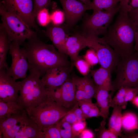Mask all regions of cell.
<instances>
[{
	"label": "cell",
	"instance_id": "obj_1",
	"mask_svg": "<svg viewBox=\"0 0 138 138\" xmlns=\"http://www.w3.org/2000/svg\"><path fill=\"white\" fill-rule=\"evenodd\" d=\"M119 12L115 22L101 38L122 59L135 52V27L128 13L120 9Z\"/></svg>",
	"mask_w": 138,
	"mask_h": 138
},
{
	"label": "cell",
	"instance_id": "obj_2",
	"mask_svg": "<svg viewBox=\"0 0 138 138\" xmlns=\"http://www.w3.org/2000/svg\"><path fill=\"white\" fill-rule=\"evenodd\" d=\"M22 45L31 68L39 72L41 77L52 67L71 63L67 58V55L56 50L53 44L44 43L39 36L28 40Z\"/></svg>",
	"mask_w": 138,
	"mask_h": 138
},
{
	"label": "cell",
	"instance_id": "obj_3",
	"mask_svg": "<svg viewBox=\"0 0 138 138\" xmlns=\"http://www.w3.org/2000/svg\"><path fill=\"white\" fill-rule=\"evenodd\" d=\"M29 75L20 81L19 104L26 111L38 106L48 97L49 91L40 77V74L31 68Z\"/></svg>",
	"mask_w": 138,
	"mask_h": 138
},
{
	"label": "cell",
	"instance_id": "obj_4",
	"mask_svg": "<svg viewBox=\"0 0 138 138\" xmlns=\"http://www.w3.org/2000/svg\"><path fill=\"white\" fill-rule=\"evenodd\" d=\"M68 110L54 101L49 95L48 98L36 107L26 111L42 132L62 119Z\"/></svg>",
	"mask_w": 138,
	"mask_h": 138
},
{
	"label": "cell",
	"instance_id": "obj_5",
	"mask_svg": "<svg viewBox=\"0 0 138 138\" xmlns=\"http://www.w3.org/2000/svg\"><path fill=\"white\" fill-rule=\"evenodd\" d=\"M115 72L116 77L112 81L113 89L110 94L112 97L114 93L122 87H138V54L135 52L122 58Z\"/></svg>",
	"mask_w": 138,
	"mask_h": 138
},
{
	"label": "cell",
	"instance_id": "obj_6",
	"mask_svg": "<svg viewBox=\"0 0 138 138\" xmlns=\"http://www.w3.org/2000/svg\"><path fill=\"white\" fill-rule=\"evenodd\" d=\"M0 14L2 23L6 29L11 41L22 45L26 40L39 36L27 24L17 16L7 12L0 2Z\"/></svg>",
	"mask_w": 138,
	"mask_h": 138
},
{
	"label": "cell",
	"instance_id": "obj_7",
	"mask_svg": "<svg viewBox=\"0 0 138 138\" xmlns=\"http://www.w3.org/2000/svg\"><path fill=\"white\" fill-rule=\"evenodd\" d=\"M120 9L119 4L111 10L93 11L91 15L87 14L84 17L79 32L84 35L90 33L98 36L105 35L114 16Z\"/></svg>",
	"mask_w": 138,
	"mask_h": 138
},
{
	"label": "cell",
	"instance_id": "obj_8",
	"mask_svg": "<svg viewBox=\"0 0 138 138\" xmlns=\"http://www.w3.org/2000/svg\"><path fill=\"white\" fill-rule=\"evenodd\" d=\"M87 38V47L94 49L98 56L101 66L115 72L121 58L101 38L90 33L85 35Z\"/></svg>",
	"mask_w": 138,
	"mask_h": 138
},
{
	"label": "cell",
	"instance_id": "obj_9",
	"mask_svg": "<svg viewBox=\"0 0 138 138\" xmlns=\"http://www.w3.org/2000/svg\"><path fill=\"white\" fill-rule=\"evenodd\" d=\"M0 2L7 12L19 17L39 35H42V30L32 20L33 0H1Z\"/></svg>",
	"mask_w": 138,
	"mask_h": 138
},
{
	"label": "cell",
	"instance_id": "obj_10",
	"mask_svg": "<svg viewBox=\"0 0 138 138\" xmlns=\"http://www.w3.org/2000/svg\"><path fill=\"white\" fill-rule=\"evenodd\" d=\"M18 43L11 41L9 54L12 57L11 65L5 69L7 73L15 80L25 78L27 72L32 68L25 51Z\"/></svg>",
	"mask_w": 138,
	"mask_h": 138
},
{
	"label": "cell",
	"instance_id": "obj_11",
	"mask_svg": "<svg viewBox=\"0 0 138 138\" xmlns=\"http://www.w3.org/2000/svg\"><path fill=\"white\" fill-rule=\"evenodd\" d=\"M73 66L71 63L52 67L46 72L41 80L48 90H54L71 78Z\"/></svg>",
	"mask_w": 138,
	"mask_h": 138
},
{
	"label": "cell",
	"instance_id": "obj_12",
	"mask_svg": "<svg viewBox=\"0 0 138 138\" xmlns=\"http://www.w3.org/2000/svg\"><path fill=\"white\" fill-rule=\"evenodd\" d=\"M63 8L66 23L65 28L68 32L80 19L89 7L79 0H59Z\"/></svg>",
	"mask_w": 138,
	"mask_h": 138
},
{
	"label": "cell",
	"instance_id": "obj_13",
	"mask_svg": "<svg viewBox=\"0 0 138 138\" xmlns=\"http://www.w3.org/2000/svg\"><path fill=\"white\" fill-rule=\"evenodd\" d=\"M20 81L16 82L6 73L5 70H0V100L19 103Z\"/></svg>",
	"mask_w": 138,
	"mask_h": 138
},
{
	"label": "cell",
	"instance_id": "obj_14",
	"mask_svg": "<svg viewBox=\"0 0 138 138\" xmlns=\"http://www.w3.org/2000/svg\"><path fill=\"white\" fill-rule=\"evenodd\" d=\"M46 27L45 30H42L43 35L48 38L52 41L53 44L59 52L67 55L65 44L68 36L65 28L60 25H55L52 23Z\"/></svg>",
	"mask_w": 138,
	"mask_h": 138
},
{
	"label": "cell",
	"instance_id": "obj_15",
	"mask_svg": "<svg viewBox=\"0 0 138 138\" xmlns=\"http://www.w3.org/2000/svg\"><path fill=\"white\" fill-rule=\"evenodd\" d=\"M87 45L86 37L79 32L75 33L71 36L68 37L65 44L66 51L73 65V62L79 56V52L87 47Z\"/></svg>",
	"mask_w": 138,
	"mask_h": 138
},
{
	"label": "cell",
	"instance_id": "obj_16",
	"mask_svg": "<svg viewBox=\"0 0 138 138\" xmlns=\"http://www.w3.org/2000/svg\"><path fill=\"white\" fill-rule=\"evenodd\" d=\"M109 91L105 87H98L94 97L97 106L99 108L100 116L102 117L104 121H106L108 117L110 103L112 98L109 93Z\"/></svg>",
	"mask_w": 138,
	"mask_h": 138
},
{
	"label": "cell",
	"instance_id": "obj_17",
	"mask_svg": "<svg viewBox=\"0 0 138 138\" xmlns=\"http://www.w3.org/2000/svg\"><path fill=\"white\" fill-rule=\"evenodd\" d=\"M61 105L69 110L78 102L75 97L76 86L72 77L61 86Z\"/></svg>",
	"mask_w": 138,
	"mask_h": 138
},
{
	"label": "cell",
	"instance_id": "obj_18",
	"mask_svg": "<svg viewBox=\"0 0 138 138\" xmlns=\"http://www.w3.org/2000/svg\"><path fill=\"white\" fill-rule=\"evenodd\" d=\"M90 75L89 74L84 77H80L75 74H72V78L75 86L79 87L84 90L86 95L85 101H92V98L95 95L97 87Z\"/></svg>",
	"mask_w": 138,
	"mask_h": 138
},
{
	"label": "cell",
	"instance_id": "obj_19",
	"mask_svg": "<svg viewBox=\"0 0 138 138\" xmlns=\"http://www.w3.org/2000/svg\"><path fill=\"white\" fill-rule=\"evenodd\" d=\"M90 73L94 82L97 87H105L110 91H112L113 87L110 71L101 66L98 68L91 70Z\"/></svg>",
	"mask_w": 138,
	"mask_h": 138
},
{
	"label": "cell",
	"instance_id": "obj_20",
	"mask_svg": "<svg viewBox=\"0 0 138 138\" xmlns=\"http://www.w3.org/2000/svg\"><path fill=\"white\" fill-rule=\"evenodd\" d=\"M11 41L8 33L2 23L0 24V70L8 67L6 62L7 52L9 51Z\"/></svg>",
	"mask_w": 138,
	"mask_h": 138
},
{
	"label": "cell",
	"instance_id": "obj_21",
	"mask_svg": "<svg viewBox=\"0 0 138 138\" xmlns=\"http://www.w3.org/2000/svg\"><path fill=\"white\" fill-rule=\"evenodd\" d=\"M113 108L109 121L108 129L118 136L121 135L122 117L121 112L123 109L119 106H115Z\"/></svg>",
	"mask_w": 138,
	"mask_h": 138
},
{
	"label": "cell",
	"instance_id": "obj_22",
	"mask_svg": "<svg viewBox=\"0 0 138 138\" xmlns=\"http://www.w3.org/2000/svg\"><path fill=\"white\" fill-rule=\"evenodd\" d=\"M25 110L19 104L15 101L0 100V118H8L14 114Z\"/></svg>",
	"mask_w": 138,
	"mask_h": 138
},
{
	"label": "cell",
	"instance_id": "obj_23",
	"mask_svg": "<svg viewBox=\"0 0 138 138\" xmlns=\"http://www.w3.org/2000/svg\"><path fill=\"white\" fill-rule=\"evenodd\" d=\"M120 0H93L89 5V10L101 11L103 9L110 10L116 8Z\"/></svg>",
	"mask_w": 138,
	"mask_h": 138
},
{
	"label": "cell",
	"instance_id": "obj_24",
	"mask_svg": "<svg viewBox=\"0 0 138 138\" xmlns=\"http://www.w3.org/2000/svg\"><path fill=\"white\" fill-rule=\"evenodd\" d=\"M122 127L129 131L138 130V117L133 112H128L122 115Z\"/></svg>",
	"mask_w": 138,
	"mask_h": 138
},
{
	"label": "cell",
	"instance_id": "obj_25",
	"mask_svg": "<svg viewBox=\"0 0 138 138\" xmlns=\"http://www.w3.org/2000/svg\"><path fill=\"white\" fill-rule=\"evenodd\" d=\"M78 103L86 119L100 116L99 109L92 101H85Z\"/></svg>",
	"mask_w": 138,
	"mask_h": 138
},
{
	"label": "cell",
	"instance_id": "obj_26",
	"mask_svg": "<svg viewBox=\"0 0 138 138\" xmlns=\"http://www.w3.org/2000/svg\"><path fill=\"white\" fill-rule=\"evenodd\" d=\"M130 87H122L118 90V92L110 103V107L113 108L116 106L122 107L123 109L126 108L127 103L125 101L126 94Z\"/></svg>",
	"mask_w": 138,
	"mask_h": 138
},
{
	"label": "cell",
	"instance_id": "obj_27",
	"mask_svg": "<svg viewBox=\"0 0 138 138\" xmlns=\"http://www.w3.org/2000/svg\"><path fill=\"white\" fill-rule=\"evenodd\" d=\"M73 64L84 76L87 75L90 72V66L81 56H78L73 62Z\"/></svg>",
	"mask_w": 138,
	"mask_h": 138
},
{
	"label": "cell",
	"instance_id": "obj_28",
	"mask_svg": "<svg viewBox=\"0 0 138 138\" xmlns=\"http://www.w3.org/2000/svg\"><path fill=\"white\" fill-rule=\"evenodd\" d=\"M56 124L59 129L62 138H74L71 124L61 119Z\"/></svg>",
	"mask_w": 138,
	"mask_h": 138
},
{
	"label": "cell",
	"instance_id": "obj_29",
	"mask_svg": "<svg viewBox=\"0 0 138 138\" xmlns=\"http://www.w3.org/2000/svg\"><path fill=\"white\" fill-rule=\"evenodd\" d=\"M33 2L32 19L33 22H36L35 20L39 12L43 8L49 7L51 4V0H33Z\"/></svg>",
	"mask_w": 138,
	"mask_h": 138
},
{
	"label": "cell",
	"instance_id": "obj_30",
	"mask_svg": "<svg viewBox=\"0 0 138 138\" xmlns=\"http://www.w3.org/2000/svg\"><path fill=\"white\" fill-rule=\"evenodd\" d=\"M36 17L38 23L42 26H47L51 22L50 14L47 8H44L41 9Z\"/></svg>",
	"mask_w": 138,
	"mask_h": 138
},
{
	"label": "cell",
	"instance_id": "obj_31",
	"mask_svg": "<svg viewBox=\"0 0 138 138\" xmlns=\"http://www.w3.org/2000/svg\"><path fill=\"white\" fill-rule=\"evenodd\" d=\"M50 15L51 22L54 25H61L65 22L64 13L63 11L60 9H56L54 10Z\"/></svg>",
	"mask_w": 138,
	"mask_h": 138
},
{
	"label": "cell",
	"instance_id": "obj_32",
	"mask_svg": "<svg viewBox=\"0 0 138 138\" xmlns=\"http://www.w3.org/2000/svg\"><path fill=\"white\" fill-rule=\"evenodd\" d=\"M83 57L90 66H95L99 63V60L97 53L92 48H90L88 50Z\"/></svg>",
	"mask_w": 138,
	"mask_h": 138
},
{
	"label": "cell",
	"instance_id": "obj_33",
	"mask_svg": "<svg viewBox=\"0 0 138 138\" xmlns=\"http://www.w3.org/2000/svg\"><path fill=\"white\" fill-rule=\"evenodd\" d=\"M43 134L44 138H62L56 123L43 131Z\"/></svg>",
	"mask_w": 138,
	"mask_h": 138
},
{
	"label": "cell",
	"instance_id": "obj_34",
	"mask_svg": "<svg viewBox=\"0 0 138 138\" xmlns=\"http://www.w3.org/2000/svg\"><path fill=\"white\" fill-rule=\"evenodd\" d=\"M120 9L128 13L138 8V0H120Z\"/></svg>",
	"mask_w": 138,
	"mask_h": 138
},
{
	"label": "cell",
	"instance_id": "obj_35",
	"mask_svg": "<svg viewBox=\"0 0 138 138\" xmlns=\"http://www.w3.org/2000/svg\"><path fill=\"white\" fill-rule=\"evenodd\" d=\"M106 122L102 121L98 129L99 134L98 137L100 138H117L118 136L116 135L108 129L105 127Z\"/></svg>",
	"mask_w": 138,
	"mask_h": 138
},
{
	"label": "cell",
	"instance_id": "obj_36",
	"mask_svg": "<svg viewBox=\"0 0 138 138\" xmlns=\"http://www.w3.org/2000/svg\"><path fill=\"white\" fill-rule=\"evenodd\" d=\"M85 120L77 121L72 125V131L74 138L78 137L82 132L86 128Z\"/></svg>",
	"mask_w": 138,
	"mask_h": 138
},
{
	"label": "cell",
	"instance_id": "obj_37",
	"mask_svg": "<svg viewBox=\"0 0 138 138\" xmlns=\"http://www.w3.org/2000/svg\"><path fill=\"white\" fill-rule=\"evenodd\" d=\"M48 90L49 96L51 99L61 105L62 93L61 86L54 90Z\"/></svg>",
	"mask_w": 138,
	"mask_h": 138
},
{
	"label": "cell",
	"instance_id": "obj_38",
	"mask_svg": "<svg viewBox=\"0 0 138 138\" xmlns=\"http://www.w3.org/2000/svg\"><path fill=\"white\" fill-rule=\"evenodd\" d=\"M61 120L72 125L78 121L76 116L71 109L69 110L66 114Z\"/></svg>",
	"mask_w": 138,
	"mask_h": 138
},
{
	"label": "cell",
	"instance_id": "obj_39",
	"mask_svg": "<svg viewBox=\"0 0 138 138\" xmlns=\"http://www.w3.org/2000/svg\"><path fill=\"white\" fill-rule=\"evenodd\" d=\"M138 95V87H130L127 92L125 97V101L126 103L131 101Z\"/></svg>",
	"mask_w": 138,
	"mask_h": 138
},
{
	"label": "cell",
	"instance_id": "obj_40",
	"mask_svg": "<svg viewBox=\"0 0 138 138\" xmlns=\"http://www.w3.org/2000/svg\"><path fill=\"white\" fill-rule=\"evenodd\" d=\"M71 109L76 116L78 121L86 120V119L82 111L79 107L78 102Z\"/></svg>",
	"mask_w": 138,
	"mask_h": 138
},
{
	"label": "cell",
	"instance_id": "obj_41",
	"mask_svg": "<svg viewBox=\"0 0 138 138\" xmlns=\"http://www.w3.org/2000/svg\"><path fill=\"white\" fill-rule=\"evenodd\" d=\"M75 97L78 102L86 100V95L84 90L80 87L76 86Z\"/></svg>",
	"mask_w": 138,
	"mask_h": 138
},
{
	"label": "cell",
	"instance_id": "obj_42",
	"mask_svg": "<svg viewBox=\"0 0 138 138\" xmlns=\"http://www.w3.org/2000/svg\"><path fill=\"white\" fill-rule=\"evenodd\" d=\"M80 138H93L95 137L94 133L89 129L85 128L79 135Z\"/></svg>",
	"mask_w": 138,
	"mask_h": 138
},
{
	"label": "cell",
	"instance_id": "obj_43",
	"mask_svg": "<svg viewBox=\"0 0 138 138\" xmlns=\"http://www.w3.org/2000/svg\"><path fill=\"white\" fill-rule=\"evenodd\" d=\"M128 14L129 18L134 22L138 23V8L130 11Z\"/></svg>",
	"mask_w": 138,
	"mask_h": 138
},
{
	"label": "cell",
	"instance_id": "obj_44",
	"mask_svg": "<svg viewBox=\"0 0 138 138\" xmlns=\"http://www.w3.org/2000/svg\"><path fill=\"white\" fill-rule=\"evenodd\" d=\"M134 22L135 27L134 49L135 52L138 54V23Z\"/></svg>",
	"mask_w": 138,
	"mask_h": 138
},
{
	"label": "cell",
	"instance_id": "obj_45",
	"mask_svg": "<svg viewBox=\"0 0 138 138\" xmlns=\"http://www.w3.org/2000/svg\"><path fill=\"white\" fill-rule=\"evenodd\" d=\"M123 137L127 138H138V133H132L123 136Z\"/></svg>",
	"mask_w": 138,
	"mask_h": 138
},
{
	"label": "cell",
	"instance_id": "obj_46",
	"mask_svg": "<svg viewBox=\"0 0 138 138\" xmlns=\"http://www.w3.org/2000/svg\"><path fill=\"white\" fill-rule=\"evenodd\" d=\"M131 101L134 105L138 108V95L134 97Z\"/></svg>",
	"mask_w": 138,
	"mask_h": 138
},
{
	"label": "cell",
	"instance_id": "obj_47",
	"mask_svg": "<svg viewBox=\"0 0 138 138\" xmlns=\"http://www.w3.org/2000/svg\"><path fill=\"white\" fill-rule=\"evenodd\" d=\"M88 6L89 4L91 2L90 0H79Z\"/></svg>",
	"mask_w": 138,
	"mask_h": 138
}]
</instances>
